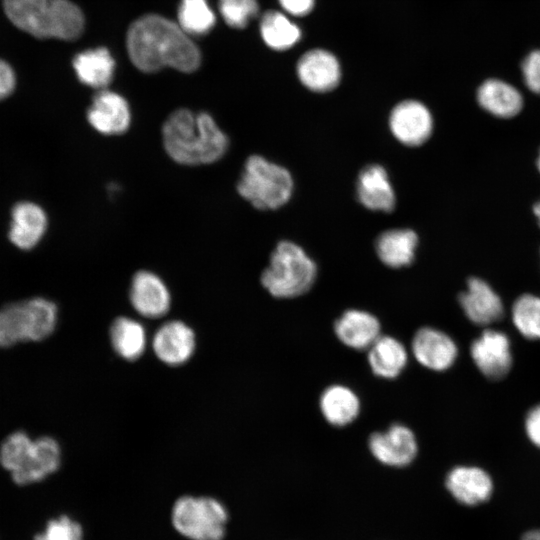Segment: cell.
<instances>
[{"mask_svg": "<svg viewBox=\"0 0 540 540\" xmlns=\"http://www.w3.org/2000/svg\"><path fill=\"white\" fill-rule=\"evenodd\" d=\"M130 60L145 73L172 67L191 73L201 64V53L182 28L168 18L148 14L134 21L127 31Z\"/></svg>", "mask_w": 540, "mask_h": 540, "instance_id": "6da1fadb", "label": "cell"}, {"mask_svg": "<svg viewBox=\"0 0 540 540\" xmlns=\"http://www.w3.org/2000/svg\"><path fill=\"white\" fill-rule=\"evenodd\" d=\"M162 142L166 154L184 166L209 165L227 152V134L207 112L186 108L173 111L164 121Z\"/></svg>", "mask_w": 540, "mask_h": 540, "instance_id": "7a4b0ae2", "label": "cell"}, {"mask_svg": "<svg viewBox=\"0 0 540 540\" xmlns=\"http://www.w3.org/2000/svg\"><path fill=\"white\" fill-rule=\"evenodd\" d=\"M8 19L37 38L74 40L84 29V15L70 0H3Z\"/></svg>", "mask_w": 540, "mask_h": 540, "instance_id": "3957f363", "label": "cell"}, {"mask_svg": "<svg viewBox=\"0 0 540 540\" xmlns=\"http://www.w3.org/2000/svg\"><path fill=\"white\" fill-rule=\"evenodd\" d=\"M317 268L297 244L281 241L271 254L269 266L261 274V284L276 298H294L314 284Z\"/></svg>", "mask_w": 540, "mask_h": 540, "instance_id": "277c9868", "label": "cell"}, {"mask_svg": "<svg viewBox=\"0 0 540 540\" xmlns=\"http://www.w3.org/2000/svg\"><path fill=\"white\" fill-rule=\"evenodd\" d=\"M238 194L260 210H275L286 204L293 191L290 172L260 155L244 163L237 182Z\"/></svg>", "mask_w": 540, "mask_h": 540, "instance_id": "5b68a950", "label": "cell"}, {"mask_svg": "<svg viewBox=\"0 0 540 540\" xmlns=\"http://www.w3.org/2000/svg\"><path fill=\"white\" fill-rule=\"evenodd\" d=\"M57 320L56 304L41 297L6 305L0 309V347L41 341L52 334Z\"/></svg>", "mask_w": 540, "mask_h": 540, "instance_id": "8992f818", "label": "cell"}, {"mask_svg": "<svg viewBox=\"0 0 540 540\" xmlns=\"http://www.w3.org/2000/svg\"><path fill=\"white\" fill-rule=\"evenodd\" d=\"M228 519L224 504L210 496H181L171 511L174 529L189 540H222Z\"/></svg>", "mask_w": 540, "mask_h": 540, "instance_id": "52a82bcc", "label": "cell"}, {"mask_svg": "<svg viewBox=\"0 0 540 540\" xmlns=\"http://www.w3.org/2000/svg\"><path fill=\"white\" fill-rule=\"evenodd\" d=\"M150 344L159 361L170 367H178L193 357L197 341L194 330L187 323L169 320L157 328Z\"/></svg>", "mask_w": 540, "mask_h": 540, "instance_id": "ba28073f", "label": "cell"}, {"mask_svg": "<svg viewBox=\"0 0 540 540\" xmlns=\"http://www.w3.org/2000/svg\"><path fill=\"white\" fill-rule=\"evenodd\" d=\"M128 296L132 308L147 319L162 318L171 308L167 284L150 270H139L132 276Z\"/></svg>", "mask_w": 540, "mask_h": 540, "instance_id": "9c48e42d", "label": "cell"}, {"mask_svg": "<svg viewBox=\"0 0 540 540\" xmlns=\"http://www.w3.org/2000/svg\"><path fill=\"white\" fill-rule=\"evenodd\" d=\"M90 126L99 134L116 136L125 133L132 122L131 108L120 94L108 90H99L86 113Z\"/></svg>", "mask_w": 540, "mask_h": 540, "instance_id": "30bf717a", "label": "cell"}, {"mask_svg": "<svg viewBox=\"0 0 540 540\" xmlns=\"http://www.w3.org/2000/svg\"><path fill=\"white\" fill-rule=\"evenodd\" d=\"M368 447L374 458L392 467L409 465L418 451L413 431L399 423L391 425L385 431L372 433Z\"/></svg>", "mask_w": 540, "mask_h": 540, "instance_id": "8fae6325", "label": "cell"}, {"mask_svg": "<svg viewBox=\"0 0 540 540\" xmlns=\"http://www.w3.org/2000/svg\"><path fill=\"white\" fill-rule=\"evenodd\" d=\"M389 127L393 136L407 146L425 143L433 130V119L428 108L419 101L406 100L391 111Z\"/></svg>", "mask_w": 540, "mask_h": 540, "instance_id": "7c38bea8", "label": "cell"}, {"mask_svg": "<svg viewBox=\"0 0 540 540\" xmlns=\"http://www.w3.org/2000/svg\"><path fill=\"white\" fill-rule=\"evenodd\" d=\"M471 356L481 373L491 380L505 377L512 365L508 337L496 330H485L471 345Z\"/></svg>", "mask_w": 540, "mask_h": 540, "instance_id": "4fadbf2b", "label": "cell"}, {"mask_svg": "<svg viewBox=\"0 0 540 540\" xmlns=\"http://www.w3.org/2000/svg\"><path fill=\"white\" fill-rule=\"evenodd\" d=\"M411 349L418 363L434 371L451 367L458 352L451 337L432 327L420 328L414 334Z\"/></svg>", "mask_w": 540, "mask_h": 540, "instance_id": "5bb4252c", "label": "cell"}, {"mask_svg": "<svg viewBox=\"0 0 540 540\" xmlns=\"http://www.w3.org/2000/svg\"><path fill=\"white\" fill-rule=\"evenodd\" d=\"M297 74L302 84L314 92H327L340 81L341 70L336 57L323 49H313L299 59Z\"/></svg>", "mask_w": 540, "mask_h": 540, "instance_id": "9a60e30c", "label": "cell"}, {"mask_svg": "<svg viewBox=\"0 0 540 540\" xmlns=\"http://www.w3.org/2000/svg\"><path fill=\"white\" fill-rule=\"evenodd\" d=\"M459 301L469 320L478 325L496 322L504 313L500 297L480 278L468 280L467 290L460 294Z\"/></svg>", "mask_w": 540, "mask_h": 540, "instance_id": "2e32d148", "label": "cell"}, {"mask_svg": "<svg viewBox=\"0 0 540 540\" xmlns=\"http://www.w3.org/2000/svg\"><path fill=\"white\" fill-rule=\"evenodd\" d=\"M334 332L345 346L355 350H368L381 335V325L373 314L349 309L335 321Z\"/></svg>", "mask_w": 540, "mask_h": 540, "instance_id": "e0dca14e", "label": "cell"}, {"mask_svg": "<svg viewBox=\"0 0 540 540\" xmlns=\"http://www.w3.org/2000/svg\"><path fill=\"white\" fill-rule=\"evenodd\" d=\"M446 487L459 503L468 506L487 501L493 491L490 476L474 466L453 468L446 477Z\"/></svg>", "mask_w": 540, "mask_h": 540, "instance_id": "ac0fdd59", "label": "cell"}, {"mask_svg": "<svg viewBox=\"0 0 540 540\" xmlns=\"http://www.w3.org/2000/svg\"><path fill=\"white\" fill-rule=\"evenodd\" d=\"M61 462V449L51 437H41L33 442L23 466L11 474L18 485H28L44 480L57 471Z\"/></svg>", "mask_w": 540, "mask_h": 540, "instance_id": "d6986e66", "label": "cell"}, {"mask_svg": "<svg viewBox=\"0 0 540 540\" xmlns=\"http://www.w3.org/2000/svg\"><path fill=\"white\" fill-rule=\"evenodd\" d=\"M357 197L360 203L373 211L391 212L396 196L386 170L378 165L366 166L358 175Z\"/></svg>", "mask_w": 540, "mask_h": 540, "instance_id": "ffe728a7", "label": "cell"}, {"mask_svg": "<svg viewBox=\"0 0 540 540\" xmlns=\"http://www.w3.org/2000/svg\"><path fill=\"white\" fill-rule=\"evenodd\" d=\"M47 224V215L39 205L18 203L12 209L9 239L20 249H32L44 236Z\"/></svg>", "mask_w": 540, "mask_h": 540, "instance_id": "44dd1931", "label": "cell"}, {"mask_svg": "<svg viewBox=\"0 0 540 540\" xmlns=\"http://www.w3.org/2000/svg\"><path fill=\"white\" fill-rule=\"evenodd\" d=\"M109 340L114 352L126 361L141 358L149 341L142 322L128 316L113 320L109 328Z\"/></svg>", "mask_w": 540, "mask_h": 540, "instance_id": "7402d4cb", "label": "cell"}, {"mask_svg": "<svg viewBox=\"0 0 540 540\" xmlns=\"http://www.w3.org/2000/svg\"><path fill=\"white\" fill-rule=\"evenodd\" d=\"M73 67L78 80L98 90L106 89L115 72V60L104 47L89 49L77 54Z\"/></svg>", "mask_w": 540, "mask_h": 540, "instance_id": "603a6c76", "label": "cell"}, {"mask_svg": "<svg viewBox=\"0 0 540 540\" xmlns=\"http://www.w3.org/2000/svg\"><path fill=\"white\" fill-rule=\"evenodd\" d=\"M367 360L376 376L393 379L405 369L408 352L398 339L380 335L368 348Z\"/></svg>", "mask_w": 540, "mask_h": 540, "instance_id": "cb8c5ba5", "label": "cell"}, {"mask_svg": "<svg viewBox=\"0 0 540 540\" xmlns=\"http://www.w3.org/2000/svg\"><path fill=\"white\" fill-rule=\"evenodd\" d=\"M477 101L484 110L500 118L513 117L523 107L521 93L499 79L484 81L477 90Z\"/></svg>", "mask_w": 540, "mask_h": 540, "instance_id": "d4e9b609", "label": "cell"}, {"mask_svg": "<svg viewBox=\"0 0 540 540\" xmlns=\"http://www.w3.org/2000/svg\"><path fill=\"white\" fill-rule=\"evenodd\" d=\"M320 411L331 425L342 427L352 423L360 412V400L349 387L335 384L327 387L319 399Z\"/></svg>", "mask_w": 540, "mask_h": 540, "instance_id": "484cf974", "label": "cell"}, {"mask_svg": "<svg viewBox=\"0 0 540 540\" xmlns=\"http://www.w3.org/2000/svg\"><path fill=\"white\" fill-rule=\"evenodd\" d=\"M418 237L410 229H392L379 235L375 249L379 259L387 266L400 268L414 259Z\"/></svg>", "mask_w": 540, "mask_h": 540, "instance_id": "4316f807", "label": "cell"}, {"mask_svg": "<svg viewBox=\"0 0 540 540\" xmlns=\"http://www.w3.org/2000/svg\"><path fill=\"white\" fill-rule=\"evenodd\" d=\"M260 31L264 42L272 49L285 50L295 45L301 30L284 14L270 10L263 14Z\"/></svg>", "mask_w": 540, "mask_h": 540, "instance_id": "83f0119b", "label": "cell"}, {"mask_svg": "<svg viewBox=\"0 0 540 540\" xmlns=\"http://www.w3.org/2000/svg\"><path fill=\"white\" fill-rule=\"evenodd\" d=\"M216 17L207 0H181L178 25L188 35H204L214 27Z\"/></svg>", "mask_w": 540, "mask_h": 540, "instance_id": "f1b7e54d", "label": "cell"}, {"mask_svg": "<svg viewBox=\"0 0 540 540\" xmlns=\"http://www.w3.org/2000/svg\"><path fill=\"white\" fill-rule=\"evenodd\" d=\"M512 320L524 337L540 339V297L521 295L513 304Z\"/></svg>", "mask_w": 540, "mask_h": 540, "instance_id": "f546056e", "label": "cell"}, {"mask_svg": "<svg viewBox=\"0 0 540 540\" xmlns=\"http://www.w3.org/2000/svg\"><path fill=\"white\" fill-rule=\"evenodd\" d=\"M33 440L24 432L9 435L0 447V463L11 474L18 471L27 459Z\"/></svg>", "mask_w": 540, "mask_h": 540, "instance_id": "4dcf8cb0", "label": "cell"}, {"mask_svg": "<svg viewBox=\"0 0 540 540\" xmlns=\"http://www.w3.org/2000/svg\"><path fill=\"white\" fill-rule=\"evenodd\" d=\"M225 23L233 28H244L258 13L257 0H218Z\"/></svg>", "mask_w": 540, "mask_h": 540, "instance_id": "1f68e13d", "label": "cell"}, {"mask_svg": "<svg viewBox=\"0 0 540 540\" xmlns=\"http://www.w3.org/2000/svg\"><path fill=\"white\" fill-rule=\"evenodd\" d=\"M35 540H84L83 528L80 523L67 515H61L49 520Z\"/></svg>", "mask_w": 540, "mask_h": 540, "instance_id": "d6a6232c", "label": "cell"}, {"mask_svg": "<svg viewBox=\"0 0 540 540\" xmlns=\"http://www.w3.org/2000/svg\"><path fill=\"white\" fill-rule=\"evenodd\" d=\"M521 69L528 89L540 94V50L530 52L523 60Z\"/></svg>", "mask_w": 540, "mask_h": 540, "instance_id": "836d02e7", "label": "cell"}, {"mask_svg": "<svg viewBox=\"0 0 540 540\" xmlns=\"http://www.w3.org/2000/svg\"><path fill=\"white\" fill-rule=\"evenodd\" d=\"M16 77L12 67L0 59V100L8 97L14 90Z\"/></svg>", "mask_w": 540, "mask_h": 540, "instance_id": "e575fe53", "label": "cell"}, {"mask_svg": "<svg viewBox=\"0 0 540 540\" xmlns=\"http://www.w3.org/2000/svg\"><path fill=\"white\" fill-rule=\"evenodd\" d=\"M525 428L531 442L540 448V404L528 412Z\"/></svg>", "mask_w": 540, "mask_h": 540, "instance_id": "d590c367", "label": "cell"}, {"mask_svg": "<svg viewBox=\"0 0 540 540\" xmlns=\"http://www.w3.org/2000/svg\"><path fill=\"white\" fill-rule=\"evenodd\" d=\"M279 2L283 9L295 16L308 14L314 6V0H279Z\"/></svg>", "mask_w": 540, "mask_h": 540, "instance_id": "8d00e7d4", "label": "cell"}, {"mask_svg": "<svg viewBox=\"0 0 540 540\" xmlns=\"http://www.w3.org/2000/svg\"><path fill=\"white\" fill-rule=\"evenodd\" d=\"M521 540H540V529L530 530L526 532Z\"/></svg>", "mask_w": 540, "mask_h": 540, "instance_id": "74e56055", "label": "cell"}, {"mask_svg": "<svg viewBox=\"0 0 540 540\" xmlns=\"http://www.w3.org/2000/svg\"><path fill=\"white\" fill-rule=\"evenodd\" d=\"M534 213H535V215H536V217L538 218L539 223H540V202L537 203V204L534 206Z\"/></svg>", "mask_w": 540, "mask_h": 540, "instance_id": "f35d334b", "label": "cell"}, {"mask_svg": "<svg viewBox=\"0 0 540 540\" xmlns=\"http://www.w3.org/2000/svg\"><path fill=\"white\" fill-rule=\"evenodd\" d=\"M537 166H538V169L540 171V153H539V157H538V160H537Z\"/></svg>", "mask_w": 540, "mask_h": 540, "instance_id": "ab89813d", "label": "cell"}]
</instances>
